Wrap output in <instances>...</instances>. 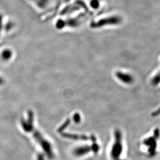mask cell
Here are the masks:
<instances>
[{
	"instance_id": "6da1fadb",
	"label": "cell",
	"mask_w": 160,
	"mask_h": 160,
	"mask_svg": "<svg viewBox=\"0 0 160 160\" xmlns=\"http://www.w3.org/2000/svg\"><path fill=\"white\" fill-rule=\"evenodd\" d=\"M81 17H77L75 18H70L67 19L58 20L56 23V27L58 29H62L66 27H77L81 24Z\"/></svg>"
},
{
	"instance_id": "7a4b0ae2",
	"label": "cell",
	"mask_w": 160,
	"mask_h": 160,
	"mask_svg": "<svg viewBox=\"0 0 160 160\" xmlns=\"http://www.w3.org/2000/svg\"><path fill=\"white\" fill-rule=\"evenodd\" d=\"M116 22V18L115 17H109V18H104L97 21H93L91 23V27L92 28H99L103 26H106L108 24L115 23Z\"/></svg>"
},
{
	"instance_id": "3957f363",
	"label": "cell",
	"mask_w": 160,
	"mask_h": 160,
	"mask_svg": "<svg viewBox=\"0 0 160 160\" xmlns=\"http://www.w3.org/2000/svg\"><path fill=\"white\" fill-rule=\"evenodd\" d=\"M91 151H92V147L84 146L79 147L75 149L73 151V153L77 157H81L85 155Z\"/></svg>"
},
{
	"instance_id": "277c9868",
	"label": "cell",
	"mask_w": 160,
	"mask_h": 160,
	"mask_svg": "<svg viewBox=\"0 0 160 160\" xmlns=\"http://www.w3.org/2000/svg\"><path fill=\"white\" fill-rule=\"evenodd\" d=\"M38 8L41 9H44L47 8L50 4V0H31Z\"/></svg>"
},
{
	"instance_id": "5b68a950",
	"label": "cell",
	"mask_w": 160,
	"mask_h": 160,
	"mask_svg": "<svg viewBox=\"0 0 160 160\" xmlns=\"http://www.w3.org/2000/svg\"><path fill=\"white\" fill-rule=\"evenodd\" d=\"M13 56V52L12 50L9 49H6L3 50L2 52L1 58L4 61H8L12 58Z\"/></svg>"
},
{
	"instance_id": "8992f818",
	"label": "cell",
	"mask_w": 160,
	"mask_h": 160,
	"mask_svg": "<svg viewBox=\"0 0 160 160\" xmlns=\"http://www.w3.org/2000/svg\"><path fill=\"white\" fill-rule=\"evenodd\" d=\"M80 120H81V118H80V115L79 114H77V113L75 114L74 116V121L78 123L80 122Z\"/></svg>"
},
{
	"instance_id": "52a82bcc",
	"label": "cell",
	"mask_w": 160,
	"mask_h": 160,
	"mask_svg": "<svg viewBox=\"0 0 160 160\" xmlns=\"http://www.w3.org/2000/svg\"><path fill=\"white\" fill-rule=\"evenodd\" d=\"M2 28H3V16L1 14H0V34L1 33Z\"/></svg>"
},
{
	"instance_id": "ba28073f",
	"label": "cell",
	"mask_w": 160,
	"mask_h": 160,
	"mask_svg": "<svg viewBox=\"0 0 160 160\" xmlns=\"http://www.w3.org/2000/svg\"><path fill=\"white\" fill-rule=\"evenodd\" d=\"M12 23H8V24H6L5 28H6V29L7 30H9L12 28Z\"/></svg>"
},
{
	"instance_id": "9c48e42d",
	"label": "cell",
	"mask_w": 160,
	"mask_h": 160,
	"mask_svg": "<svg viewBox=\"0 0 160 160\" xmlns=\"http://www.w3.org/2000/svg\"><path fill=\"white\" fill-rule=\"evenodd\" d=\"M36 160H45V159H44V157L43 155L40 154L37 157Z\"/></svg>"
},
{
	"instance_id": "30bf717a",
	"label": "cell",
	"mask_w": 160,
	"mask_h": 160,
	"mask_svg": "<svg viewBox=\"0 0 160 160\" xmlns=\"http://www.w3.org/2000/svg\"><path fill=\"white\" fill-rule=\"evenodd\" d=\"M4 82V80L3 78V77L0 76V86L3 85V83Z\"/></svg>"
}]
</instances>
